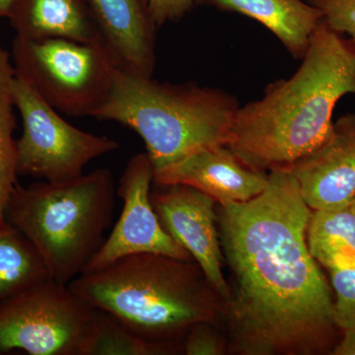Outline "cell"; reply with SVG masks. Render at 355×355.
Returning a JSON list of instances; mask_svg holds the SVG:
<instances>
[{
	"label": "cell",
	"instance_id": "8992f818",
	"mask_svg": "<svg viewBox=\"0 0 355 355\" xmlns=\"http://www.w3.org/2000/svg\"><path fill=\"white\" fill-rule=\"evenodd\" d=\"M15 74L60 113L93 116L106 101L119 69L103 44L16 35L11 53Z\"/></svg>",
	"mask_w": 355,
	"mask_h": 355
},
{
	"label": "cell",
	"instance_id": "5b68a950",
	"mask_svg": "<svg viewBox=\"0 0 355 355\" xmlns=\"http://www.w3.org/2000/svg\"><path fill=\"white\" fill-rule=\"evenodd\" d=\"M114 196L113 174L107 168L58 183H17L7 200L4 219L31 243L51 279L69 286L106 239Z\"/></svg>",
	"mask_w": 355,
	"mask_h": 355
},
{
	"label": "cell",
	"instance_id": "9a60e30c",
	"mask_svg": "<svg viewBox=\"0 0 355 355\" xmlns=\"http://www.w3.org/2000/svg\"><path fill=\"white\" fill-rule=\"evenodd\" d=\"M205 1V0H203ZM224 11L258 21L277 37L292 57L302 60L321 12L304 0H205Z\"/></svg>",
	"mask_w": 355,
	"mask_h": 355
},
{
	"label": "cell",
	"instance_id": "cb8c5ba5",
	"mask_svg": "<svg viewBox=\"0 0 355 355\" xmlns=\"http://www.w3.org/2000/svg\"><path fill=\"white\" fill-rule=\"evenodd\" d=\"M331 354L355 355V330L343 331L342 338Z\"/></svg>",
	"mask_w": 355,
	"mask_h": 355
},
{
	"label": "cell",
	"instance_id": "7402d4cb",
	"mask_svg": "<svg viewBox=\"0 0 355 355\" xmlns=\"http://www.w3.org/2000/svg\"><path fill=\"white\" fill-rule=\"evenodd\" d=\"M214 323H198L191 327L183 342L187 355H221L225 354L226 343L214 329Z\"/></svg>",
	"mask_w": 355,
	"mask_h": 355
},
{
	"label": "cell",
	"instance_id": "d6986e66",
	"mask_svg": "<svg viewBox=\"0 0 355 355\" xmlns=\"http://www.w3.org/2000/svg\"><path fill=\"white\" fill-rule=\"evenodd\" d=\"M95 317L90 355H170L183 352V345L148 342L133 335L101 310L95 309Z\"/></svg>",
	"mask_w": 355,
	"mask_h": 355
},
{
	"label": "cell",
	"instance_id": "603a6c76",
	"mask_svg": "<svg viewBox=\"0 0 355 355\" xmlns=\"http://www.w3.org/2000/svg\"><path fill=\"white\" fill-rule=\"evenodd\" d=\"M156 28L182 19L203 0H142Z\"/></svg>",
	"mask_w": 355,
	"mask_h": 355
},
{
	"label": "cell",
	"instance_id": "4fadbf2b",
	"mask_svg": "<svg viewBox=\"0 0 355 355\" xmlns=\"http://www.w3.org/2000/svg\"><path fill=\"white\" fill-rule=\"evenodd\" d=\"M93 20L119 69L153 77L155 30L142 0H87Z\"/></svg>",
	"mask_w": 355,
	"mask_h": 355
},
{
	"label": "cell",
	"instance_id": "7a4b0ae2",
	"mask_svg": "<svg viewBox=\"0 0 355 355\" xmlns=\"http://www.w3.org/2000/svg\"><path fill=\"white\" fill-rule=\"evenodd\" d=\"M347 94L355 95V44L322 19L295 73L239 107L227 146L254 169L288 168L330 137Z\"/></svg>",
	"mask_w": 355,
	"mask_h": 355
},
{
	"label": "cell",
	"instance_id": "44dd1931",
	"mask_svg": "<svg viewBox=\"0 0 355 355\" xmlns=\"http://www.w3.org/2000/svg\"><path fill=\"white\" fill-rule=\"evenodd\" d=\"M334 31L349 35L355 44V0H307Z\"/></svg>",
	"mask_w": 355,
	"mask_h": 355
},
{
	"label": "cell",
	"instance_id": "484cf974",
	"mask_svg": "<svg viewBox=\"0 0 355 355\" xmlns=\"http://www.w3.org/2000/svg\"><path fill=\"white\" fill-rule=\"evenodd\" d=\"M350 207H352V209H354V211L355 212V198H354V200H352V203H350Z\"/></svg>",
	"mask_w": 355,
	"mask_h": 355
},
{
	"label": "cell",
	"instance_id": "7c38bea8",
	"mask_svg": "<svg viewBox=\"0 0 355 355\" xmlns=\"http://www.w3.org/2000/svg\"><path fill=\"white\" fill-rule=\"evenodd\" d=\"M268 174L254 169L228 146L202 149L154 171L153 184H184L209 196L220 205L246 202L261 195Z\"/></svg>",
	"mask_w": 355,
	"mask_h": 355
},
{
	"label": "cell",
	"instance_id": "2e32d148",
	"mask_svg": "<svg viewBox=\"0 0 355 355\" xmlns=\"http://www.w3.org/2000/svg\"><path fill=\"white\" fill-rule=\"evenodd\" d=\"M306 237L310 254L327 270L355 266V212L350 205L313 210Z\"/></svg>",
	"mask_w": 355,
	"mask_h": 355
},
{
	"label": "cell",
	"instance_id": "6da1fadb",
	"mask_svg": "<svg viewBox=\"0 0 355 355\" xmlns=\"http://www.w3.org/2000/svg\"><path fill=\"white\" fill-rule=\"evenodd\" d=\"M312 211L286 168L268 172L258 197L218 205L222 254L232 275L222 304L231 352L331 354L340 342L335 300L308 249Z\"/></svg>",
	"mask_w": 355,
	"mask_h": 355
},
{
	"label": "cell",
	"instance_id": "52a82bcc",
	"mask_svg": "<svg viewBox=\"0 0 355 355\" xmlns=\"http://www.w3.org/2000/svg\"><path fill=\"white\" fill-rule=\"evenodd\" d=\"M95 309L46 279L0 303V354L90 355Z\"/></svg>",
	"mask_w": 355,
	"mask_h": 355
},
{
	"label": "cell",
	"instance_id": "5bb4252c",
	"mask_svg": "<svg viewBox=\"0 0 355 355\" xmlns=\"http://www.w3.org/2000/svg\"><path fill=\"white\" fill-rule=\"evenodd\" d=\"M7 18L16 35L26 38L103 44L87 0H15Z\"/></svg>",
	"mask_w": 355,
	"mask_h": 355
},
{
	"label": "cell",
	"instance_id": "9c48e42d",
	"mask_svg": "<svg viewBox=\"0 0 355 355\" xmlns=\"http://www.w3.org/2000/svg\"><path fill=\"white\" fill-rule=\"evenodd\" d=\"M153 178L154 167L147 153L130 159L116 190L123 200L120 218L84 272L98 270L132 254H160L193 261L159 220L150 200Z\"/></svg>",
	"mask_w": 355,
	"mask_h": 355
},
{
	"label": "cell",
	"instance_id": "30bf717a",
	"mask_svg": "<svg viewBox=\"0 0 355 355\" xmlns=\"http://www.w3.org/2000/svg\"><path fill=\"white\" fill-rule=\"evenodd\" d=\"M150 200L159 220L205 273L221 298L228 300L230 289L222 272V254L216 200L184 184L157 186Z\"/></svg>",
	"mask_w": 355,
	"mask_h": 355
},
{
	"label": "cell",
	"instance_id": "d4e9b609",
	"mask_svg": "<svg viewBox=\"0 0 355 355\" xmlns=\"http://www.w3.org/2000/svg\"><path fill=\"white\" fill-rule=\"evenodd\" d=\"M15 0H0V18L8 17Z\"/></svg>",
	"mask_w": 355,
	"mask_h": 355
},
{
	"label": "cell",
	"instance_id": "8fae6325",
	"mask_svg": "<svg viewBox=\"0 0 355 355\" xmlns=\"http://www.w3.org/2000/svg\"><path fill=\"white\" fill-rule=\"evenodd\" d=\"M286 169L311 209L349 207L355 198V114L338 119L321 146Z\"/></svg>",
	"mask_w": 355,
	"mask_h": 355
},
{
	"label": "cell",
	"instance_id": "277c9868",
	"mask_svg": "<svg viewBox=\"0 0 355 355\" xmlns=\"http://www.w3.org/2000/svg\"><path fill=\"white\" fill-rule=\"evenodd\" d=\"M240 105L221 89L159 83L120 69L93 118L135 130L154 171L209 147L226 146Z\"/></svg>",
	"mask_w": 355,
	"mask_h": 355
},
{
	"label": "cell",
	"instance_id": "3957f363",
	"mask_svg": "<svg viewBox=\"0 0 355 355\" xmlns=\"http://www.w3.org/2000/svg\"><path fill=\"white\" fill-rule=\"evenodd\" d=\"M95 309L148 342L183 345L191 327L216 324L222 300L195 261L128 254L69 284Z\"/></svg>",
	"mask_w": 355,
	"mask_h": 355
},
{
	"label": "cell",
	"instance_id": "ba28073f",
	"mask_svg": "<svg viewBox=\"0 0 355 355\" xmlns=\"http://www.w3.org/2000/svg\"><path fill=\"white\" fill-rule=\"evenodd\" d=\"M12 93L23 123L22 135L17 140L18 176L51 183L69 181L83 175L91 161L120 148L111 137L70 125L16 74Z\"/></svg>",
	"mask_w": 355,
	"mask_h": 355
},
{
	"label": "cell",
	"instance_id": "e0dca14e",
	"mask_svg": "<svg viewBox=\"0 0 355 355\" xmlns=\"http://www.w3.org/2000/svg\"><path fill=\"white\" fill-rule=\"evenodd\" d=\"M51 279L44 261L22 233L0 227V303Z\"/></svg>",
	"mask_w": 355,
	"mask_h": 355
},
{
	"label": "cell",
	"instance_id": "ffe728a7",
	"mask_svg": "<svg viewBox=\"0 0 355 355\" xmlns=\"http://www.w3.org/2000/svg\"><path fill=\"white\" fill-rule=\"evenodd\" d=\"M335 291V318L340 331L355 330V266L329 270Z\"/></svg>",
	"mask_w": 355,
	"mask_h": 355
},
{
	"label": "cell",
	"instance_id": "ac0fdd59",
	"mask_svg": "<svg viewBox=\"0 0 355 355\" xmlns=\"http://www.w3.org/2000/svg\"><path fill=\"white\" fill-rule=\"evenodd\" d=\"M15 77L10 53L0 46V227L6 225L4 210L17 182V140L14 139L12 84Z\"/></svg>",
	"mask_w": 355,
	"mask_h": 355
}]
</instances>
